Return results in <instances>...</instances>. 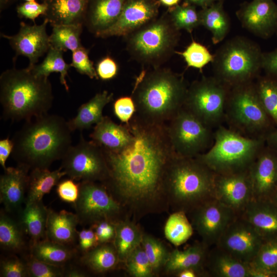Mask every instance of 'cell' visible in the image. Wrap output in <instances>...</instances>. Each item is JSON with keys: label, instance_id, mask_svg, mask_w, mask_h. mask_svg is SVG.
<instances>
[{"label": "cell", "instance_id": "1", "mask_svg": "<svg viewBox=\"0 0 277 277\" xmlns=\"http://www.w3.org/2000/svg\"><path fill=\"white\" fill-rule=\"evenodd\" d=\"M126 124L132 135L127 145L116 151L102 148L108 170L102 184L128 217L138 220L170 208L165 182L169 165L176 154L166 124L149 123L134 114Z\"/></svg>", "mask_w": 277, "mask_h": 277}, {"label": "cell", "instance_id": "2", "mask_svg": "<svg viewBox=\"0 0 277 277\" xmlns=\"http://www.w3.org/2000/svg\"><path fill=\"white\" fill-rule=\"evenodd\" d=\"M72 132L68 122L57 114L48 113L25 121L11 139L12 157L30 170L49 169L72 146Z\"/></svg>", "mask_w": 277, "mask_h": 277}, {"label": "cell", "instance_id": "3", "mask_svg": "<svg viewBox=\"0 0 277 277\" xmlns=\"http://www.w3.org/2000/svg\"><path fill=\"white\" fill-rule=\"evenodd\" d=\"M188 86L182 75L170 69L143 70L132 92L134 114L149 123H167L183 107Z\"/></svg>", "mask_w": 277, "mask_h": 277}, {"label": "cell", "instance_id": "4", "mask_svg": "<svg viewBox=\"0 0 277 277\" xmlns=\"http://www.w3.org/2000/svg\"><path fill=\"white\" fill-rule=\"evenodd\" d=\"M53 95L48 77L35 75L29 68H12L0 76L2 118L26 121L48 113Z\"/></svg>", "mask_w": 277, "mask_h": 277}, {"label": "cell", "instance_id": "5", "mask_svg": "<svg viewBox=\"0 0 277 277\" xmlns=\"http://www.w3.org/2000/svg\"><path fill=\"white\" fill-rule=\"evenodd\" d=\"M215 173L196 157L176 155L168 167L166 191L170 208L190 213L214 198Z\"/></svg>", "mask_w": 277, "mask_h": 277}, {"label": "cell", "instance_id": "6", "mask_svg": "<svg viewBox=\"0 0 277 277\" xmlns=\"http://www.w3.org/2000/svg\"><path fill=\"white\" fill-rule=\"evenodd\" d=\"M213 140L212 146L195 157L218 174L247 171L266 143L265 137H250L223 126Z\"/></svg>", "mask_w": 277, "mask_h": 277}, {"label": "cell", "instance_id": "7", "mask_svg": "<svg viewBox=\"0 0 277 277\" xmlns=\"http://www.w3.org/2000/svg\"><path fill=\"white\" fill-rule=\"evenodd\" d=\"M180 36L168 12L124 36L130 56L143 66L161 67L175 53Z\"/></svg>", "mask_w": 277, "mask_h": 277}, {"label": "cell", "instance_id": "8", "mask_svg": "<svg viewBox=\"0 0 277 277\" xmlns=\"http://www.w3.org/2000/svg\"><path fill=\"white\" fill-rule=\"evenodd\" d=\"M262 54L253 41L244 36L233 37L214 54V76L230 88L252 82L262 69Z\"/></svg>", "mask_w": 277, "mask_h": 277}, {"label": "cell", "instance_id": "9", "mask_svg": "<svg viewBox=\"0 0 277 277\" xmlns=\"http://www.w3.org/2000/svg\"><path fill=\"white\" fill-rule=\"evenodd\" d=\"M225 118L233 129L250 137H265L272 130L273 124L260 101L253 81L230 88Z\"/></svg>", "mask_w": 277, "mask_h": 277}, {"label": "cell", "instance_id": "10", "mask_svg": "<svg viewBox=\"0 0 277 277\" xmlns=\"http://www.w3.org/2000/svg\"><path fill=\"white\" fill-rule=\"evenodd\" d=\"M230 88L215 76L203 77L188 86L183 108L211 127L225 118Z\"/></svg>", "mask_w": 277, "mask_h": 277}, {"label": "cell", "instance_id": "11", "mask_svg": "<svg viewBox=\"0 0 277 277\" xmlns=\"http://www.w3.org/2000/svg\"><path fill=\"white\" fill-rule=\"evenodd\" d=\"M166 124L171 144L180 156L196 157L213 138L211 127L183 107Z\"/></svg>", "mask_w": 277, "mask_h": 277}, {"label": "cell", "instance_id": "12", "mask_svg": "<svg viewBox=\"0 0 277 277\" xmlns=\"http://www.w3.org/2000/svg\"><path fill=\"white\" fill-rule=\"evenodd\" d=\"M73 205L82 225H91L102 220L117 222L128 217L122 205L100 182H81L79 195Z\"/></svg>", "mask_w": 277, "mask_h": 277}, {"label": "cell", "instance_id": "13", "mask_svg": "<svg viewBox=\"0 0 277 277\" xmlns=\"http://www.w3.org/2000/svg\"><path fill=\"white\" fill-rule=\"evenodd\" d=\"M61 167L74 181L103 183L108 176V166L103 149L93 141L81 135L64 156Z\"/></svg>", "mask_w": 277, "mask_h": 277}, {"label": "cell", "instance_id": "14", "mask_svg": "<svg viewBox=\"0 0 277 277\" xmlns=\"http://www.w3.org/2000/svg\"><path fill=\"white\" fill-rule=\"evenodd\" d=\"M191 224L208 246L215 245L228 225L238 214L218 200L212 198L191 212Z\"/></svg>", "mask_w": 277, "mask_h": 277}, {"label": "cell", "instance_id": "15", "mask_svg": "<svg viewBox=\"0 0 277 277\" xmlns=\"http://www.w3.org/2000/svg\"><path fill=\"white\" fill-rule=\"evenodd\" d=\"M263 242L252 226L238 215L225 230L215 246L235 258L250 263Z\"/></svg>", "mask_w": 277, "mask_h": 277}, {"label": "cell", "instance_id": "16", "mask_svg": "<svg viewBox=\"0 0 277 277\" xmlns=\"http://www.w3.org/2000/svg\"><path fill=\"white\" fill-rule=\"evenodd\" d=\"M213 197L239 215L253 199L248 170L233 173L215 174Z\"/></svg>", "mask_w": 277, "mask_h": 277}, {"label": "cell", "instance_id": "17", "mask_svg": "<svg viewBox=\"0 0 277 277\" xmlns=\"http://www.w3.org/2000/svg\"><path fill=\"white\" fill-rule=\"evenodd\" d=\"M159 3L155 0H128L115 23L96 36L127 35L157 17Z\"/></svg>", "mask_w": 277, "mask_h": 277}, {"label": "cell", "instance_id": "18", "mask_svg": "<svg viewBox=\"0 0 277 277\" xmlns=\"http://www.w3.org/2000/svg\"><path fill=\"white\" fill-rule=\"evenodd\" d=\"M236 15L243 27L263 38L277 30V4L273 0H252L243 3Z\"/></svg>", "mask_w": 277, "mask_h": 277}, {"label": "cell", "instance_id": "19", "mask_svg": "<svg viewBox=\"0 0 277 277\" xmlns=\"http://www.w3.org/2000/svg\"><path fill=\"white\" fill-rule=\"evenodd\" d=\"M48 23L46 19L39 25H29L22 22L16 34L1 35L8 40L15 52V58L19 55L27 57L29 60L28 67H31L36 65L39 58L47 53L51 47L49 36L46 32Z\"/></svg>", "mask_w": 277, "mask_h": 277}, {"label": "cell", "instance_id": "20", "mask_svg": "<svg viewBox=\"0 0 277 277\" xmlns=\"http://www.w3.org/2000/svg\"><path fill=\"white\" fill-rule=\"evenodd\" d=\"M248 172L253 199L270 200L277 186V151L265 146Z\"/></svg>", "mask_w": 277, "mask_h": 277}, {"label": "cell", "instance_id": "21", "mask_svg": "<svg viewBox=\"0 0 277 277\" xmlns=\"http://www.w3.org/2000/svg\"><path fill=\"white\" fill-rule=\"evenodd\" d=\"M0 176V201L8 213L20 212L25 204L29 174L27 167L18 165L4 169Z\"/></svg>", "mask_w": 277, "mask_h": 277}, {"label": "cell", "instance_id": "22", "mask_svg": "<svg viewBox=\"0 0 277 277\" xmlns=\"http://www.w3.org/2000/svg\"><path fill=\"white\" fill-rule=\"evenodd\" d=\"M264 241L277 239V204L270 200L252 199L239 215Z\"/></svg>", "mask_w": 277, "mask_h": 277}, {"label": "cell", "instance_id": "23", "mask_svg": "<svg viewBox=\"0 0 277 277\" xmlns=\"http://www.w3.org/2000/svg\"><path fill=\"white\" fill-rule=\"evenodd\" d=\"M209 246L203 242L195 243L185 250L175 249L169 252L163 268L166 273L176 275L186 269H193L201 275L208 274L206 264Z\"/></svg>", "mask_w": 277, "mask_h": 277}, {"label": "cell", "instance_id": "24", "mask_svg": "<svg viewBox=\"0 0 277 277\" xmlns=\"http://www.w3.org/2000/svg\"><path fill=\"white\" fill-rule=\"evenodd\" d=\"M128 0H89L84 25L95 36L111 27Z\"/></svg>", "mask_w": 277, "mask_h": 277}, {"label": "cell", "instance_id": "25", "mask_svg": "<svg viewBox=\"0 0 277 277\" xmlns=\"http://www.w3.org/2000/svg\"><path fill=\"white\" fill-rule=\"evenodd\" d=\"M89 0H44L47 6L44 19L53 26L83 25Z\"/></svg>", "mask_w": 277, "mask_h": 277}, {"label": "cell", "instance_id": "26", "mask_svg": "<svg viewBox=\"0 0 277 277\" xmlns=\"http://www.w3.org/2000/svg\"><path fill=\"white\" fill-rule=\"evenodd\" d=\"M78 224L79 220L76 213L65 210L57 212L48 209L46 239L71 246L77 239L76 227Z\"/></svg>", "mask_w": 277, "mask_h": 277}, {"label": "cell", "instance_id": "27", "mask_svg": "<svg viewBox=\"0 0 277 277\" xmlns=\"http://www.w3.org/2000/svg\"><path fill=\"white\" fill-rule=\"evenodd\" d=\"M90 137L103 149L116 151L127 145L132 135L126 124L118 125L108 116H104L95 125Z\"/></svg>", "mask_w": 277, "mask_h": 277}, {"label": "cell", "instance_id": "28", "mask_svg": "<svg viewBox=\"0 0 277 277\" xmlns=\"http://www.w3.org/2000/svg\"><path fill=\"white\" fill-rule=\"evenodd\" d=\"M206 268L208 274L213 276L251 277L249 263L235 258L216 246L209 251Z\"/></svg>", "mask_w": 277, "mask_h": 277}, {"label": "cell", "instance_id": "29", "mask_svg": "<svg viewBox=\"0 0 277 277\" xmlns=\"http://www.w3.org/2000/svg\"><path fill=\"white\" fill-rule=\"evenodd\" d=\"M113 96L112 93L104 90L81 105L75 116L68 121L72 132L88 129L99 123L104 117V107L113 100Z\"/></svg>", "mask_w": 277, "mask_h": 277}, {"label": "cell", "instance_id": "30", "mask_svg": "<svg viewBox=\"0 0 277 277\" xmlns=\"http://www.w3.org/2000/svg\"><path fill=\"white\" fill-rule=\"evenodd\" d=\"M66 175L60 167L50 171L48 168H36L30 171L25 205L42 201L43 196L49 193Z\"/></svg>", "mask_w": 277, "mask_h": 277}, {"label": "cell", "instance_id": "31", "mask_svg": "<svg viewBox=\"0 0 277 277\" xmlns=\"http://www.w3.org/2000/svg\"><path fill=\"white\" fill-rule=\"evenodd\" d=\"M19 213V222L30 240V245L46 239L48 209L42 201L25 205Z\"/></svg>", "mask_w": 277, "mask_h": 277}, {"label": "cell", "instance_id": "32", "mask_svg": "<svg viewBox=\"0 0 277 277\" xmlns=\"http://www.w3.org/2000/svg\"><path fill=\"white\" fill-rule=\"evenodd\" d=\"M144 233L129 217L116 223L115 235L113 244L120 262H125L128 256L142 244Z\"/></svg>", "mask_w": 277, "mask_h": 277}, {"label": "cell", "instance_id": "33", "mask_svg": "<svg viewBox=\"0 0 277 277\" xmlns=\"http://www.w3.org/2000/svg\"><path fill=\"white\" fill-rule=\"evenodd\" d=\"M30 255L40 261L65 267L76 255L77 250L69 246L47 239L30 245Z\"/></svg>", "mask_w": 277, "mask_h": 277}, {"label": "cell", "instance_id": "34", "mask_svg": "<svg viewBox=\"0 0 277 277\" xmlns=\"http://www.w3.org/2000/svg\"><path fill=\"white\" fill-rule=\"evenodd\" d=\"M223 3V1L217 2L199 11L201 25L210 31L214 44L222 42L230 28V18L224 9Z\"/></svg>", "mask_w": 277, "mask_h": 277}, {"label": "cell", "instance_id": "35", "mask_svg": "<svg viewBox=\"0 0 277 277\" xmlns=\"http://www.w3.org/2000/svg\"><path fill=\"white\" fill-rule=\"evenodd\" d=\"M83 265L95 273H103L114 269L120 262L113 243L98 244L83 254Z\"/></svg>", "mask_w": 277, "mask_h": 277}, {"label": "cell", "instance_id": "36", "mask_svg": "<svg viewBox=\"0 0 277 277\" xmlns=\"http://www.w3.org/2000/svg\"><path fill=\"white\" fill-rule=\"evenodd\" d=\"M249 264L251 277H277V239L264 241Z\"/></svg>", "mask_w": 277, "mask_h": 277}, {"label": "cell", "instance_id": "37", "mask_svg": "<svg viewBox=\"0 0 277 277\" xmlns=\"http://www.w3.org/2000/svg\"><path fill=\"white\" fill-rule=\"evenodd\" d=\"M6 211L0 214V245L11 253H19L26 247L25 232L19 222L10 217Z\"/></svg>", "mask_w": 277, "mask_h": 277}, {"label": "cell", "instance_id": "38", "mask_svg": "<svg viewBox=\"0 0 277 277\" xmlns=\"http://www.w3.org/2000/svg\"><path fill=\"white\" fill-rule=\"evenodd\" d=\"M71 65L65 62L63 56V51L50 47L43 61L38 65L29 68L36 76L48 77L53 72L60 73V81L65 90L69 91V87L67 83L66 77Z\"/></svg>", "mask_w": 277, "mask_h": 277}, {"label": "cell", "instance_id": "39", "mask_svg": "<svg viewBox=\"0 0 277 277\" xmlns=\"http://www.w3.org/2000/svg\"><path fill=\"white\" fill-rule=\"evenodd\" d=\"M83 25H59L52 27L49 36L51 46L63 51L72 52L82 47L81 35Z\"/></svg>", "mask_w": 277, "mask_h": 277}, {"label": "cell", "instance_id": "40", "mask_svg": "<svg viewBox=\"0 0 277 277\" xmlns=\"http://www.w3.org/2000/svg\"><path fill=\"white\" fill-rule=\"evenodd\" d=\"M193 228L182 211H174L168 217L165 227L166 238L175 246L185 243L192 235Z\"/></svg>", "mask_w": 277, "mask_h": 277}, {"label": "cell", "instance_id": "41", "mask_svg": "<svg viewBox=\"0 0 277 277\" xmlns=\"http://www.w3.org/2000/svg\"><path fill=\"white\" fill-rule=\"evenodd\" d=\"M255 84L260 101L273 124L277 125V77L258 76Z\"/></svg>", "mask_w": 277, "mask_h": 277}, {"label": "cell", "instance_id": "42", "mask_svg": "<svg viewBox=\"0 0 277 277\" xmlns=\"http://www.w3.org/2000/svg\"><path fill=\"white\" fill-rule=\"evenodd\" d=\"M168 13L173 23L179 30L191 32L201 25L199 12L195 6L184 2L169 8Z\"/></svg>", "mask_w": 277, "mask_h": 277}, {"label": "cell", "instance_id": "43", "mask_svg": "<svg viewBox=\"0 0 277 277\" xmlns=\"http://www.w3.org/2000/svg\"><path fill=\"white\" fill-rule=\"evenodd\" d=\"M141 244L154 275L158 274L164 268L170 251L159 240L146 233H144Z\"/></svg>", "mask_w": 277, "mask_h": 277}, {"label": "cell", "instance_id": "44", "mask_svg": "<svg viewBox=\"0 0 277 277\" xmlns=\"http://www.w3.org/2000/svg\"><path fill=\"white\" fill-rule=\"evenodd\" d=\"M184 59L188 67H192L202 70L209 63H212L214 55L202 44L192 41L182 52H176Z\"/></svg>", "mask_w": 277, "mask_h": 277}, {"label": "cell", "instance_id": "45", "mask_svg": "<svg viewBox=\"0 0 277 277\" xmlns=\"http://www.w3.org/2000/svg\"><path fill=\"white\" fill-rule=\"evenodd\" d=\"M129 273L134 277H152L154 275L149 259L141 244L124 262Z\"/></svg>", "mask_w": 277, "mask_h": 277}, {"label": "cell", "instance_id": "46", "mask_svg": "<svg viewBox=\"0 0 277 277\" xmlns=\"http://www.w3.org/2000/svg\"><path fill=\"white\" fill-rule=\"evenodd\" d=\"M28 275L31 277L65 276V267L54 265L29 255L26 261Z\"/></svg>", "mask_w": 277, "mask_h": 277}, {"label": "cell", "instance_id": "47", "mask_svg": "<svg viewBox=\"0 0 277 277\" xmlns=\"http://www.w3.org/2000/svg\"><path fill=\"white\" fill-rule=\"evenodd\" d=\"M71 66L80 74L86 75L91 79L98 80L96 68L89 57V50L83 46L72 52Z\"/></svg>", "mask_w": 277, "mask_h": 277}, {"label": "cell", "instance_id": "48", "mask_svg": "<svg viewBox=\"0 0 277 277\" xmlns=\"http://www.w3.org/2000/svg\"><path fill=\"white\" fill-rule=\"evenodd\" d=\"M1 277L29 276L27 263L16 256L1 259L0 265Z\"/></svg>", "mask_w": 277, "mask_h": 277}, {"label": "cell", "instance_id": "49", "mask_svg": "<svg viewBox=\"0 0 277 277\" xmlns=\"http://www.w3.org/2000/svg\"><path fill=\"white\" fill-rule=\"evenodd\" d=\"M114 113L123 123L127 124L136 112L135 105L131 96H123L117 98L113 104Z\"/></svg>", "mask_w": 277, "mask_h": 277}, {"label": "cell", "instance_id": "50", "mask_svg": "<svg viewBox=\"0 0 277 277\" xmlns=\"http://www.w3.org/2000/svg\"><path fill=\"white\" fill-rule=\"evenodd\" d=\"M116 223L110 220H102L91 225L98 244L113 243L116 231Z\"/></svg>", "mask_w": 277, "mask_h": 277}, {"label": "cell", "instance_id": "51", "mask_svg": "<svg viewBox=\"0 0 277 277\" xmlns=\"http://www.w3.org/2000/svg\"><path fill=\"white\" fill-rule=\"evenodd\" d=\"M80 191V183L76 184L71 179H65L57 185L56 192L61 200L69 203H75Z\"/></svg>", "mask_w": 277, "mask_h": 277}, {"label": "cell", "instance_id": "52", "mask_svg": "<svg viewBox=\"0 0 277 277\" xmlns=\"http://www.w3.org/2000/svg\"><path fill=\"white\" fill-rule=\"evenodd\" d=\"M47 6L45 3L39 4L35 1L26 2L17 7V12L19 17L29 19L35 24V19L40 15H45Z\"/></svg>", "mask_w": 277, "mask_h": 277}, {"label": "cell", "instance_id": "53", "mask_svg": "<svg viewBox=\"0 0 277 277\" xmlns=\"http://www.w3.org/2000/svg\"><path fill=\"white\" fill-rule=\"evenodd\" d=\"M118 70L117 63L109 56L101 59L96 67L98 77L103 81H108L114 78L117 75Z\"/></svg>", "mask_w": 277, "mask_h": 277}, {"label": "cell", "instance_id": "54", "mask_svg": "<svg viewBox=\"0 0 277 277\" xmlns=\"http://www.w3.org/2000/svg\"><path fill=\"white\" fill-rule=\"evenodd\" d=\"M78 251L83 254L89 251L98 245L95 232L91 227L83 228L77 234Z\"/></svg>", "mask_w": 277, "mask_h": 277}, {"label": "cell", "instance_id": "55", "mask_svg": "<svg viewBox=\"0 0 277 277\" xmlns=\"http://www.w3.org/2000/svg\"><path fill=\"white\" fill-rule=\"evenodd\" d=\"M261 65L266 75L277 77V48L268 52H263Z\"/></svg>", "mask_w": 277, "mask_h": 277}, {"label": "cell", "instance_id": "56", "mask_svg": "<svg viewBox=\"0 0 277 277\" xmlns=\"http://www.w3.org/2000/svg\"><path fill=\"white\" fill-rule=\"evenodd\" d=\"M13 148L12 140L6 138L0 141V164L3 169L7 168L6 162L8 157L11 154Z\"/></svg>", "mask_w": 277, "mask_h": 277}, {"label": "cell", "instance_id": "57", "mask_svg": "<svg viewBox=\"0 0 277 277\" xmlns=\"http://www.w3.org/2000/svg\"><path fill=\"white\" fill-rule=\"evenodd\" d=\"M265 138L267 146L277 151V129L270 131Z\"/></svg>", "mask_w": 277, "mask_h": 277}, {"label": "cell", "instance_id": "58", "mask_svg": "<svg viewBox=\"0 0 277 277\" xmlns=\"http://www.w3.org/2000/svg\"><path fill=\"white\" fill-rule=\"evenodd\" d=\"M225 0H184V2L194 5L199 6L201 8L208 7L217 2L223 1Z\"/></svg>", "mask_w": 277, "mask_h": 277}, {"label": "cell", "instance_id": "59", "mask_svg": "<svg viewBox=\"0 0 277 277\" xmlns=\"http://www.w3.org/2000/svg\"><path fill=\"white\" fill-rule=\"evenodd\" d=\"M87 273L81 269L77 268H65V276L68 277H85Z\"/></svg>", "mask_w": 277, "mask_h": 277}, {"label": "cell", "instance_id": "60", "mask_svg": "<svg viewBox=\"0 0 277 277\" xmlns=\"http://www.w3.org/2000/svg\"><path fill=\"white\" fill-rule=\"evenodd\" d=\"M175 276L179 277H196L200 276L199 273L193 269H186L178 272Z\"/></svg>", "mask_w": 277, "mask_h": 277}, {"label": "cell", "instance_id": "61", "mask_svg": "<svg viewBox=\"0 0 277 277\" xmlns=\"http://www.w3.org/2000/svg\"><path fill=\"white\" fill-rule=\"evenodd\" d=\"M180 1L181 0H159L160 3L169 8L179 5Z\"/></svg>", "mask_w": 277, "mask_h": 277}, {"label": "cell", "instance_id": "62", "mask_svg": "<svg viewBox=\"0 0 277 277\" xmlns=\"http://www.w3.org/2000/svg\"><path fill=\"white\" fill-rule=\"evenodd\" d=\"M270 200L277 204V186L271 197Z\"/></svg>", "mask_w": 277, "mask_h": 277}, {"label": "cell", "instance_id": "63", "mask_svg": "<svg viewBox=\"0 0 277 277\" xmlns=\"http://www.w3.org/2000/svg\"><path fill=\"white\" fill-rule=\"evenodd\" d=\"M26 2H32V1H35V0H24Z\"/></svg>", "mask_w": 277, "mask_h": 277}, {"label": "cell", "instance_id": "64", "mask_svg": "<svg viewBox=\"0 0 277 277\" xmlns=\"http://www.w3.org/2000/svg\"><path fill=\"white\" fill-rule=\"evenodd\" d=\"M275 33H276V35H277V30H276V32H275Z\"/></svg>", "mask_w": 277, "mask_h": 277}]
</instances>
